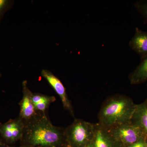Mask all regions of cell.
<instances>
[{"instance_id":"277c9868","label":"cell","mask_w":147,"mask_h":147,"mask_svg":"<svg viewBox=\"0 0 147 147\" xmlns=\"http://www.w3.org/2000/svg\"><path fill=\"white\" fill-rule=\"evenodd\" d=\"M106 128L111 135L124 147L132 144L144 138L140 128L131 122Z\"/></svg>"},{"instance_id":"6da1fadb","label":"cell","mask_w":147,"mask_h":147,"mask_svg":"<svg viewBox=\"0 0 147 147\" xmlns=\"http://www.w3.org/2000/svg\"><path fill=\"white\" fill-rule=\"evenodd\" d=\"M25 122L20 145L33 147H66L64 129L53 125L45 113L38 112Z\"/></svg>"},{"instance_id":"8992f818","label":"cell","mask_w":147,"mask_h":147,"mask_svg":"<svg viewBox=\"0 0 147 147\" xmlns=\"http://www.w3.org/2000/svg\"><path fill=\"white\" fill-rule=\"evenodd\" d=\"M41 74L59 95L65 109L67 110L72 117H74L73 107L67 94L65 88L60 80L47 69H42Z\"/></svg>"},{"instance_id":"e0dca14e","label":"cell","mask_w":147,"mask_h":147,"mask_svg":"<svg viewBox=\"0 0 147 147\" xmlns=\"http://www.w3.org/2000/svg\"><path fill=\"white\" fill-rule=\"evenodd\" d=\"M8 147H16L13 146H8ZM18 147H33L29 146H24V145H20V146Z\"/></svg>"},{"instance_id":"7a4b0ae2","label":"cell","mask_w":147,"mask_h":147,"mask_svg":"<svg viewBox=\"0 0 147 147\" xmlns=\"http://www.w3.org/2000/svg\"><path fill=\"white\" fill-rule=\"evenodd\" d=\"M136 106L132 99L126 96H112L102 103L98 113V123L106 128L130 123Z\"/></svg>"},{"instance_id":"ba28073f","label":"cell","mask_w":147,"mask_h":147,"mask_svg":"<svg viewBox=\"0 0 147 147\" xmlns=\"http://www.w3.org/2000/svg\"><path fill=\"white\" fill-rule=\"evenodd\" d=\"M23 97L19 102L20 106L19 117L25 121L29 120L37 113L35 109L32 100L33 93L31 91L28 86L27 81L22 83Z\"/></svg>"},{"instance_id":"9a60e30c","label":"cell","mask_w":147,"mask_h":147,"mask_svg":"<svg viewBox=\"0 0 147 147\" xmlns=\"http://www.w3.org/2000/svg\"><path fill=\"white\" fill-rule=\"evenodd\" d=\"M147 145V141L145 138H142L138 142L126 147H146Z\"/></svg>"},{"instance_id":"ac0fdd59","label":"cell","mask_w":147,"mask_h":147,"mask_svg":"<svg viewBox=\"0 0 147 147\" xmlns=\"http://www.w3.org/2000/svg\"><path fill=\"white\" fill-rule=\"evenodd\" d=\"M1 73H0V77H1Z\"/></svg>"},{"instance_id":"52a82bcc","label":"cell","mask_w":147,"mask_h":147,"mask_svg":"<svg viewBox=\"0 0 147 147\" xmlns=\"http://www.w3.org/2000/svg\"><path fill=\"white\" fill-rule=\"evenodd\" d=\"M87 147H124L110 134L106 127L95 124L94 135Z\"/></svg>"},{"instance_id":"3957f363","label":"cell","mask_w":147,"mask_h":147,"mask_svg":"<svg viewBox=\"0 0 147 147\" xmlns=\"http://www.w3.org/2000/svg\"><path fill=\"white\" fill-rule=\"evenodd\" d=\"M95 131V124L75 119L64 129L66 147H87L91 142Z\"/></svg>"},{"instance_id":"ffe728a7","label":"cell","mask_w":147,"mask_h":147,"mask_svg":"<svg viewBox=\"0 0 147 147\" xmlns=\"http://www.w3.org/2000/svg\"><path fill=\"white\" fill-rule=\"evenodd\" d=\"M146 147H147V145Z\"/></svg>"},{"instance_id":"8fae6325","label":"cell","mask_w":147,"mask_h":147,"mask_svg":"<svg viewBox=\"0 0 147 147\" xmlns=\"http://www.w3.org/2000/svg\"><path fill=\"white\" fill-rule=\"evenodd\" d=\"M54 96H50L38 93H33L32 100L35 109L37 112L45 113L51 103L56 101Z\"/></svg>"},{"instance_id":"d6986e66","label":"cell","mask_w":147,"mask_h":147,"mask_svg":"<svg viewBox=\"0 0 147 147\" xmlns=\"http://www.w3.org/2000/svg\"><path fill=\"white\" fill-rule=\"evenodd\" d=\"M1 123H0V125H1Z\"/></svg>"},{"instance_id":"7c38bea8","label":"cell","mask_w":147,"mask_h":147,"mask_svg":"<svg viewBox=\"0 0 147 147\" xmlns=\"http://www.w3.org/2000/svg\"><path fill=\"white\" fill-rule=\"evenodd\" d=\"M131 84H141L147 81V57L142 60L141 63L129 76Z\"/></svg>"},{"instance_id":"2e32d148","label":"cell","mask_w":147,"mask_h":147,"mask_svg":"<svg viewBox=\"0 0 147 147\" xmlns=\"http://www.w3.org/2000/svg\"><path fill=\"white\" fill-rule=\"evenodd\" d=\"M0 147H8V145L0 137Z\"/></svg>"},{"instance_id":"4fadbf2b","label":"cell","mask_w":147,"mask_h":147,"mask_svg":"<svg viewBox=\"0 0 147 147\" xmlns=\"http://www.w3.org/2000/svg\"><path fill=\"white\" fill-rule=\"evenodd\" d=\"M13 1L0 0V24L5 13L12 7Z\"/></svg>"},{"instance_id":"30bf717a","label":"cell","mask_w":147,"mask_h":147,"mask_svg":"<svg viewBox=\"0 0 147 147\" xmlns=\"http://www.w3.org/2000/svg\"><path fill=\"white\" fill-rule=\"evenodd\" d=\"M131 123L140 128L147 141V99L143 103L136 105Z\"/></svg>"},{"instance_id":"5b68a950","label":"cell","mask_w":147,"mask_h":147,"mask_svg":"<svg viewBox=\"0 0 147 147\" xmlns=\"http://www.w3.org/2000/svg\"><path fill=\"white\" fill-rule=\"evenodd\" d=\"M25 121L19 117L0 125V136L8 146H12L21 140L24 134Z\"/></svg>"},{"instance_id":"9c48e42d","label":"cell","mask_w":147,"mask_h":147,"mask_svg":"<svg viewBox=\"0 0 147 147\" xmlns=\"http://www.w3.org/2000/svg\"><path fill=\"white\" fill-rule=\"evenodd\" d=\"M129 46L140 56L142 60L147 57V32L136 28L134 36L129 41Z\"/></svg>"},{"instance_id":"5bb4252c","label":"cell","mask_w":147,"mask_h":147,"mask_svg":"<svg viewBox=\"0 0 147 147\" xmlns=\"http://www.w3.org/2000/svg\"><path fill=\"white\" fill-rule=\"evenodd\" d=\"M134 7L147 23V1H140L137 2L134 4Z\"/></svg>"}]
</instances>
